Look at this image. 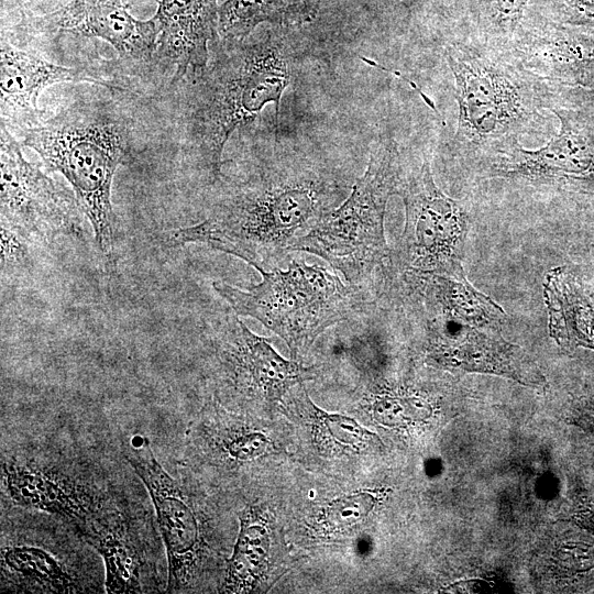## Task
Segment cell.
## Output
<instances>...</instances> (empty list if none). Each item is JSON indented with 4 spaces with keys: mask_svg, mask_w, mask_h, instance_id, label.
Listing matches in <instances>:
<instances>
[{
    "mask_svg": "<svg viewBox=\"0 0 594 594\" xmlns=\"http://www.w3.org/2000/svg\"><path fill=\"white\" fill-rule=\"evenodd\" d=\"M205 220L169 232L173 245L202 243L268 271L293 252L348 188L312 145L284 141L277 128L235 176L223 177Z\"/></svg>",
    "mask_w": 594,
    "mask_h": 594,
    "instance_id": "6da1fadb",
    "label": "cell"
},
{
    "mask_svg": "<svg viewBox=\"0 0 594 594\" xmlns=\"http://www.w3.org/2000/svg\"><path fill=\"white\" fill-rule=\"evenodd\" d=\"M300 26L266 24L249 36L209 45L206 65L170 84L178 94L176 123L190 161L215 184L232 133L274 102L275 117L305 52Z\"/></svg>",
    "mask_w": 594,
    "mask_h": 594,
    "instance_id": "7a4b0ae2",
    "label": "cell"
},
{
    "mask_svg": "<svg viewBox=\"0 0 594 594\" xmlns=\"http://www.w3.org/2000/svg\"><path fill=\"white\" fill-rule=\"evenodd\" d=\"M453 81L457 127L449 148L473 169L522 135H546L565 88L527 69L508 47L460 28L433 42Z\"/></svg>",
    "mask_w": 594,
    "mask_h": 594,
    "instance_id": "3957f363",
    "label": "cell"
},
{
    "mask_svg": "<svg viewBox=\"0 0 594 594\" xmlns=\"http://www.w3.org/2000/svg\"><path fill=\"white\" fill-rule=\"evenodd\" d=\"M133 122L118 102L80 98L23 133L50 172L72 186L89 220L98 250L114 264L116 215L111 187L118 167L132 158Z\"/></svg>",
    "mask_w": 594,
    "mask_h": 594,
    "instance_id": "277c9868",
    "label": "cell"
},
{
    "mask_svg": "<svg viewBox=\"0 0 594 594\" xmlns=\"http://www.w3.org/2000/svg\"><path fill=\"white\" fill-rule=\"evenodd\" d=\"M79 448L46 441L1 450V505L53 515L82 535L135 491Z\"/></svg>",
    "mask_w": 594,
    "mask_h": 594,
    "instance_id": "5b68a950",
    "label": "cell"
},
{
    "mask_svg": "<svg viewBox=\"0 0 594 594\" xmlns=\"http://www.w3.org/2000/svg\"><path fill=\"white\" fill-rule=\"evenodd\" d=\"M258 273L262 280L246 290L224 282H213L212 287L237 315L254 318L280 337L293 359L326 329L359 315L369 304L361 286L344 284L321 265L293 258L285 270Z\"/></svg>",
    "mask_w": 594,
    "mask_h": 594,
    "instance_id": "8992f818",
    "label": "cell"
},
{
    "mask_svg": "<svg viewBox=\"0 0 594 594\" xmlns=\"http://www.w3.org/2000/svg\"><path fill=\"white\" fill-rule=\"evenodd\" d=\"M396 140L382 134L372 146L366 169L348 198L326 212L293 246L327 261L345 280L362 286L388 255L384 219L386 205L403 172Z\"/></svg>",
    "mask_w": 594,
    "mask_h": 594,
    "instance_id": "52a82bcc",
    "label": "cell"
},
{
    "mask_svg": "<svg viewBox=\"0 0 594 594\" xmlns=\"http://www.w3.org/2000/svg\"><path fill=\"white\" fill-rule=\"evenodd\" d=\"M1 510L2 593L106 592L102 559L75 528L43 512Z\"/></svg>",
    "mask_w": 594,
    "mask_h": 594,
    "instance_id": "ba28073f",
    "label": "cell"
},
{
    "mask_svg": "<svg viewBox=\"0 0 594 594\" xmlns=\"http://www.w3.org/2000/svg\"><path fill=\"white\" fill-rule=\"evenodd\" d=\"M396 195L405 206V226L392 254L400 271L466 278L462 265L469 213L464 204L436 184L429 161L403 172Z\"/></svg>",
    "mask_w": 594,
    "mask_h": 594,
    "instance_id": "9c48e42d",
    "label": "cell"
},
{
    "mask_svg": "<svg viewBox=\"0 0 594 594\" xmlns=\"http://www.w3.org/2000/svg\"><path fill=\"white\" fill-rule=\"evenodd\" d=\"M121 452L148 492L167 564L166 593L194 587L206 549L202 517L188 487L155 458L148 439L135 435Z\"/></svg>",
    "mask_w": 594,
    "mask_h": 594,
    "instance_id": "30bf717a",
    "label": "cell"
},
{
    "mask_svg": "<svg viewBox=\"0 0 594 594\" xmlns=\"http://www.w3.org/2000/svg\"><path fill=\"white\" fill-rule=\"evenodd\" d=\"M0 127L1 226L26 242L50 243L80 233L77 200L28 162L19 142Z\"/></svg>",
    "mask_w": 594,
    "mask_h": 594,
    "instance_id": "8fae6325",
    "label": "cell"
},
{
    "mask_svg": "<svg viewBox=\"0 0 594 594\" xmlns=\"http://www.w3.org/2000/svg\"><path fill=\"white\" fill-rule=\"evenodd\" d=\"M566 99L568 95L550 109L560 125L546 145L526 150L518 141L484 160L474 172L532 186L594 182V116L570 108Z\"/></svg>",
    "mask_w": 594,
    "mask_h": 594,
    "instance_id": "7c38bea8",
    "label": "cell"
},
{
    "mask_svg": "<svg viewBox=\"0 0 594 594\" xmlns=\"http://www.w3.org/2000/svg\"><path fill=\"white\" fill-rule=\"evenodd\" d=\"M157 522L138 494L84 537L105 565V591L111 594L166 591L167 572Z\"/></svg>",
    "mask_w": 594,
    "mask_h": 594,
    "instance_id": "4fadbf2b",
    "label": "cell"
},
{
    "mask_svg": "<svg viewBox=\"0 0 594 594\" xmlns=\"http://www.w3.org/2000/svg\"><path fill=\"white\" fill-rule=\"evenodd\" d=\"M426 352L431 364L451 371L481 372L537 386L544 378L534 361L506 341L498 327H477L424 309Z\"/></svg>",
    "mask_w": 594,
    "mask_h": 594,
    "instance_id": "5bb4252c",
    "label": "cell"
},
{
    "mask_svg": "<svg viewBox=\"0 0 594 594\" xmlns=\"http://www.w3.org/2000/svg\"><path fill=\"white\" fill-rule=\"evenodd\" d=\"M28 25L42 32L102 40L131 68L148 66L155 61L160 34L155 18L135 19L122 0H72L50 14L29 18Z\"/></svg>",
    "mask_w": 594,
    "mask_h": 594,
    "instance_id": "9a60e30c",
    "label": "cell"
},
{
    "mask_svg": "<svg viewBox=\"0 0 594 594\" xmlns=\"http://www.w3.org/2000/svg\"><path fill=\"white\" fill-rule=\"evenodd\" d=\"M220 326L219 358L226 382L240 395L276 403L314 376L312 367L279 355L267 339L253 333L235 316H228Z\"/></svg>",
    "mask_w": 594,
    "mask_h": 594,
    "instance_id": "2e32d148",
    "label": "cell"
},
{
    "mask_svg": "<svg viewBox=\"0 0 594 594\" xmlns=\"http://www.w3.org/2000/svg\"><path fill=\"white\" fill-rule=\"evenodd\" d=\"M0 116L1 125L22 134L43 120L37 107L41 92L59 82H90L123 91L119 85L85 67L55 65L38 54L16 47L1 35Z\"/></svg>",
    "mask_w": 594,
    "mask_h": 594,
    "instance_id": "e0dca14e",
    "label": "cell"
},
{
    "mask_svg": "<svg viewBox=\"0 0 594 594\" xmlns=\"http://www.w3.org/2000/svg\"><path fill=\"white\" fill-rule=\"evenodd\" d=\"M508 47L547 81L594 90V34L527 13Z\"/></svg>",
    "mask_w": 594,
    "mask_h": 594,
    "instance_id": "ac0fdd59",
    "label": "cell"
},
{
    "mask_svg": "<svg viewBox=\"0 0 594 594\" xmlns=\"http://www.w3.org/2000/svg\"><path fill=\"white\" fill-rule=\"evenodd\" d=\"M217 0H160L155 59L173 67L170 84L202 68L209 45L218 36Z\"/></svg>",
    "mask_w": 594,
    "mask_h": 594,
    "instance_id": "d6986e66",
    "label": "cell"
},
{
    "mask_svg": "<svg viewBox=\"0 0 594 594\" xmlns=\"http://www.w3.org/2000/svg\"><path fill=\"white\" fill-rule=\"evenodd\" d=\"M408 294L424 309L477 327H498L505 312L493 299L475 289L466 278L404 271Z\"/></svg>",
    "mask_w": 594,
    "mask_h": 594,
    "instance_id": "ffe728a7",
    "label": "cell"
},
{
    "mask_svg": "<svg viewBox=\"0 0 594 594\" xmlns=\"http://www.w3.org/2000/svg\"><path fill=\"white\" fill-rule=\"evenodd\" d=\"M543 296L557 343L565 350H594V306L580 284L564 268H554L546 275Z\"/></svg>",
    "mask_w": 594,
    "mask_h": 594,
    "instance_id": "44dd1931",
    "label": "cell"
},
{
    "mask_svg": "<svg viewBox=\"0 0 594 594\" xmlns=\"http://www.w3.org/2000/svg\"><path fill=\"white\" fill-rule=\"evenodd\" d=\"M321 0H227L218 10V36L226 40L251 35L261 24L304 26L314 22Z\"/></svg>",
    "mask_w": 594,
    "mask_h": 594,
    "instance_id": "7402d4cb",
    "label": "cell"
},
{
    "mask_svg": "<svg viewBox=\"0 0 594 594\" xmlns=\"http://www.w3.org/2000/svg\"><path fill=\"white\" fill-rule=\"evenodd\" d=\"M240 522L232 556L227 559L223 592L243 593L254 588L267 566L270 537L266 527L246 513L240 515Z\"/></svg>",
    "mask_w": 594,
    "mask_h": 594,
    "instance_id": "603a6c76",
    "label": "cell"
},
{
    "mask_svg": "<svg viewBox=\"0 0 594 594\" xmlns=\"http://www.w3.org/2000/svg\"><path fill=\"white\" fill-rule=\"evenodd\" d=\"M532 0H466L463 28L477 36L508 46Z\"/></svg>",
    "mask_w": 594,
    "mask_h": 594,
    "instance_id": "cb8c5ba5",
    "label": "cell"
},
{
    "mask_svg": "<svg viewBox=\"0 0 594 594\" xmlns=\"http://www.w3.org/2000/svg\"><path fill=\"white\" fill-rule=\"evenodd\" d=\"M408 11L413 24L432 42L463 28L466 0H396Z\"/></svg>",
    "mask_w": 594,
    "mask_h": 594,
    "instance_id": "d4e9b609",
    "label": "cell"
},
{
    "mask_svg": "<svg viewBox=\"0 0 594 594\" xmlns=\"http://www.w3.org/2000/svg\"><path fill=\"white\" fill-rule=\"evenodd\" d=\"M374 420L386 427H404L428 419L432 408L420 396L383 392L374 396L371 403Z\"/></svg>",
    "mask_w": 594,
    "mask_h": 594,
    "instance_id": "484cf974",
    "label": "cell"
},
{
    "mask_svg": "<svg viewBox=\"0 0 594 594\" xmlns=\"http://www.w3.org/2000/svg\"><path fill=\"white\" fill-rule=\"evenodd\" d=\"M298 404L323 426L331 439L339 444L360 449L381 443L380 438L363 428L353 418L340 414H330L318 408L308 397L306 389L299 392ZM382 444V443H381Z\"/></svg>",
    "mask_w": 594,
    "mask_h": 594,
    "instance_id": "4316f807",
    "label": "cell"
},
{
    "mask_svg": "<svg viewBox=\"0 0 594 594\" xmlns=\"http://www.w3.org/2000/svg\"><path fill=\"white\" fill-rule=\"evenodd\" d=\"M527 13L560 25L594 29V0H532Z\"/></svg>",
    "mask_w": 594,
    "mask_h": 594,
    "instance_id": "83f0119b",
    "label": "cell"
},
{
    "mask_svg": "<svg viewBox=\"0 0 594 594\" xmlns=\"http://www.w3.org/2000/svg\"><path fill=\"white\" fill-rule=\"evenodd\" d=\"M375 503V497L366 492L341 496L326 507L322 522L331 531L349 530L367 518Z\"/></svg>",
    "mask_w": 594,
    "mask_h": 594,
    "instance_id": "f1b7e54d",
    "label": "cell"
},
{
    "mask_svg": "<svg viewBox=\"0 0 594 594\" xmlns=\"http://www.w3.org/2000/svg\"><path fill=\"white\" fill-rule=\"evenodd\" d=\"M10 18L15 19L18 28L25 30L29 19L25 10V0H1V26Z\"/></svg>",
    "mask_w": 594,
    "mask_h": 594,
    "instance_id": "f546056e",
    "label": "cell"
},
{
    "mask_svg": "<svg viewBox=\"0 0 594 594\" xmlns=\"http://www.w3.org/2000/svg\"><path fill=\"white\" fill-rule=\"evenodd\" d=\"M594 196V194H592Z\"/></svg>",
    "mask_w": 594,
    "mask_h": 594,
    "instance_id": "4dcf8cb0",
    "label": "cell"
},
{
    "mask_svg": "<svg viewBox=\"0 0 594 594\" xmlns=\"http://www.w3.org/2000/svg\"><path fill=\"white\" fill-rule=\"evenodd\" d=\"M593 196V195H592Z\"/></svg>",
    "mask_w": 594,
    "mask_h": 594,
    "instance_id": "1f68e13d",
    "label": "cell"
}]
</instances>
